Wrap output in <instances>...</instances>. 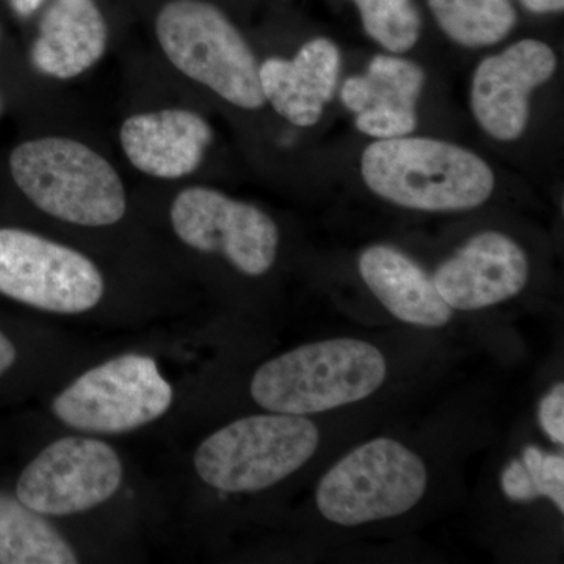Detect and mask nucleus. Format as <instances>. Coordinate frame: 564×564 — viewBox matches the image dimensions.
<instances>
[{"mask_svg":"<svg viewBox=\"0 0 564 564\" xmlns=\"http://www.w3.org/2000/svg\"><path fill=\"white\" fill-rule=\"evenodd\" d=\"M367 187L386 202L426 212L469 210L488 202L496 177L484 159L443 140L399 137L369 144Z\"/></svg>","mask_w":564,"mask_h":564,"instance_id":"f257e3e1","label":"nucleus"},{"mask_svg":"<svg viewBox=\"0 0 564 564\" xmlns=\"http://www.w3.org/2000/svg\"><path fill=\"white\" fill-rule=\"evenodd\" d=\"M388 366L375 345L350 337L322 340L270 359L251 395L270 413L310 415L358 403L383 386Z\"/></svg>","mask_w":564,"mask_h":564,"instance_id":"f03ea898","label":"nucleus"},{"mask_svg":"<svg viewBox=\"0 0 564 564\" xmlns=\"http://www.w3.org/2000/svg\"><path fill=\"white\" fill-rule=\"evenodd\" d=\"M10 172L39 209L70 225L111 226L128 209L120 174L99 152L77 140L24 141L11 152Z\"/></svg>","mask_w":564,"mask_h":564,"instance_id":"7ed1b4c3","label":"nucleus"},{"mask_svg":"<svg viewBox=\"0 0 564 564\" xmlns=\"http://www.w3.org/2000/svg\"><path fill=\"white\" fill-rule=\"evenodd\" d=\"M155 35L174 68L225 101L245 110L267 102L250 44L217 7L172 0L159 11Z\"/></svg>","mask_w":564,"mask_h":564,"instance_id":"20e7f679","label":"nucleus"},{"mask_svg":"<svg viewBox=\"0 0 564 564\" xmlns=\"http://www.w3.org/2000/svg\"><path fill=\"white\" fill-rule=\"evenodd\" d=\"M318 444L321 433L306 415H251L210 434L193 462L204 484L218 491L256 492L295 474Z\"/></svg>","mask_w":564,"mask_h":564,"instance_id":"39448f33","label":"nucleus"},{"mask_svg":"<svg viewBox=\"0 0 564 564\" xmlns=\"http://www.w3.org/2000/svg\"><path fill=\"white\" fill-rule=\"evenodd\" d=\"M426 486L421 456L391 437H377L323 475L315 503L333 524L356 527L408 513L421 502Z\"/></svg>","mask_w":564,"mask_h":564,"instance_id":"423d86ee","label":"nucleus"},{"mask_svg":"<svg viewBox=\"0 0 564 564\" xmlns=\"http://www.w3.org/2000/svg\"><path fill=\"white\" fill-rule=\"evenodd\" d=\"M173 389L150 356L124 355L88 370L57 395L52 413L80 432L121 434L170 410Z\"/></svg>","mask_w":564,"mask_h":564,"instance_id":"0eeeda50","label":"nucleus"},{"mask_svg":"<svg viewBox=\"0 0 564 564\" xmlns=\"http://www.w3.org/2000/svg\"><path fill=\"white\" fill-rule=\"evenodd\" d=\"M0 293L36 310L82 314L104 295L98 267L82 252L22 229H0Z\"/></svg>","mask_w":564,"mask_h":564,"instance_id":"6e6552de","label":"nucleus"},{"mask_svg":"<svg viewBox=\"0 0 564 564\" xmlns=\"http://www.w3.org/2000/svg\"><path fill=\"white\" fill-rule=\"evenodd\" d=\"M170 218L182 242L225 256L248 276H261L276 261L280 231L272 218L220 191L202 185L185 188L174 198Z\"/></svg>","mask_w":564,"mask_h":564,"instance_id":"1a4fd4ad","label":"nucleus"},{"mask_svg":"<svg viewBox=\"0 0 564 564\" xmlns=\"http://www.w3.org/2000/svg\"><path fill=\"white\" fill-rule=\"evenodd\" d=\"M121 480L120 456L109 444L91 437H63L25 467L17 497L36 513L69 516L107 502Z\"/></svg>","mask_w":564,"mask_h":564,"instance_id":"9d476101","label":"nucleus"},{"mask_svg":"<svg viewBox=\"0 0 564 564\" xmlns=\"http://www.w3.org/2000/svg\"><path fill=\"white\" fill-rule=\"evenodd\" d=\"M555 70V52L540 40L518 41L502 54L486 57L475 70L470 91L475 120L492 139H519L529 122L530 95Z\"/></svg>","mask_w":564,"mask_h":564,"instance_id":"9b49d317","label":"nucleus"},{"mask_svg":"<svg viewBox=\"0 0 564 564\" xmlns=\"http://www.w3.org/2000/svg\"><path fill=\"white\" fill-rule=\"evenodd\" d=\"M529 272V259L513 239L486 231L441 263L432 280L452 310L478 311L519 295Z\"/></svg>","mask_w":564,"mask_h":564,"instance_id":"f8f14e48","label":"nucleus"},{"mask_svg":"<svg viewBox=\"0 0 564 564\" xmlns=\"http://www.w3.org/2000/svg\"><path fill=\"white\" fill-rule=\"evenodd\" d=\"M212 139L209 122L187 109L133 115L120 129L128 161L139 172L158 180H181L195 173Z\"/></svg>","mask_w":564,"mask_h":564,"instance_id":"ddd939ff","label":"nucleus"},{"mask_svg":"<svg viewBox=\"0 0 564 564\" xmlns=\"http://www.w3.org/2000/svg\"><path fill=\"white\" fill-rule=\"evenodd\" d=\"M425 74L395 55H377L366 74L345 82L340 98L356 115V128L378 140L406 137L417 126V101Z\"/></svg>","mask_w":564,"mask_h":564,"instance_id":"4468645a","label":"nucleus"},{"mask_svg":"<svg viewBox=\"0 0 564 564\" xmlns=\"http://www.w3.org/2000/svg\"><path fill=\"white\" fill-rule=\"evenodd\" d=\"M339 73V47L328 39L307 41L292 61L272 57L259 65L265 101L299 128H311L321 120Z\"/></svg>","mask_w":564,"mask_h":564,"instance_id":"2eb2a0df","label":"nucleus"},{"mask_svg":"<svg viewBox=\"0 0 564 564\" xmlns=\"http://www.w3.org/2000/svg\"><path fill=\"white\" fill-rule=\"evenodd\" d=\"M107 24L95 0H54L40 21L32 63L44 76L68 80L106 54Z\"/></svg>","mask_w":564,"mask_h":564,"instance_id":"dca6fc26","label":"nucleus"},{"mask_svg":"<svg viewBox=\"0 0 564 564\" xmlns=\"http://www.w3.org/2000/svg\"><path fill=\"white\" fill-rule=\"evenodd\" d=\"M359 273L386 310L404 323L443 328L454 310L444 302L432 278L410 256L373 245L359 258Z\"/></svg>","mask_w":564,"mask_h":564,"instance_id":"f3484780","label":"nucleus"},{"mask_svg":"<svg viewBox=\"0 0 564 564\" xmlns=\"http://www.w3.org/2000/svg\"><path fill=\"white\" fill-rule=\"evenodd\" d=\"M57 530L18 497L0 492V564H76Z\"/></svg>","mask_w":564,"mask_h":564,"instance_id":"a211bd4d","label":"nucleus"},{"mask_svg":"<svg viewBox=\"0 0 564 564\" xmlns=\"http://www.w3.org/2000/svg\"><path fill=\"white\" fill-rule=\"evenodd\" d=\"M429 6L445 35L466 47L499 43L518 21L510 0H429Z\"/></svg>","mask_w":564,"mask_h":564,"instance_id":"6ab92c4d","label":"nucleus"},{"mask_svg":"<svg viewBox=\"0 0 564 564\" xmlns=\"http://www.w3.org/2000/svg\"><path fill=\"white\" fill-rule=\"evenodd\" d=\"M361 13L364 29L392 54L413 50L422 31L414 0H352Z\"/></svg>","mask_w":564,"mask_h":564,"instance_id":"aec40b11","label":"nucleus"},{"mask_svg":"<svg viewBox=\"0 0 564 564\" xmlns=\"http://www.w3.org/2000/svg\"><path fill=\"white\" fill-rule=\"evenodd\" d=\"M536 489L538 496L549 497L560 513H564V458L563 455L545 454L529 445L521 458Z\"/></svg>","mask_w":564,"mask_h":564,"instance_id":"412c9836","label":"nucleus"},{"mask_svg":"<svg viewBox=\"0 0 564 564\" xmlns=\"http://www.w3.org/2000/svg\"><path fill=\"white\" fill-rule=\"evenodd\" d=\"M541 426L555 444H564V384L554 386L551 392L541 400Z\"/></svg>","mask_w":564,"mask_h":564,"instance_id":"4be33fe9","label":"nucleus"},{"mask_svg":"<svg viewBox=\"0 0 564 564\" xmlns=\"http://www.w3.org/2000/svg\"><path fill=\"white\" fill-rule=\"evenodd\" d=\"M502 489L505 496L513 502H532L540 499L536 489L521 459H513L502 474Z\"/></svg>","mask_w":564,"mask_h":564,"instance_id":"5701e85b","label":"nucleus"},{"mask_svg":"<svg viewBox=\"0 0 564 564\" xmlns=\"http://www.w3.org/2000/svg\"><path fill=\"white\" fill-rule=\"evenodd\" d=\"M17 361V348L9 337L0 332V377Z\"/></svg>","mask_w":564,"mask_h":564,"instance_id":"b1692460","label":"nucleus"},{"mask_svg":"<svg viewBox=\"0 0 564 564\" xmlns=\"http://www.w3.org/2000/svg\"><path fill=\"white\" fill-rule=\"evenodd\" d=\"M527 10L533 13H558L564 9V0H521Z\"/></svg>","mask_w":564,"mask_h":564,"instance_id":"393cba45","label":"nucleus"},{"mask_svg":"<svg viewBox=\"0 0 564 564\" xmlns=\"http://www.w3.org/2000/svg\"><path fill=\"white\" fill-rule=\"evenodd\" d=\"M43 2L44 0H10L11 7L20 17H31Z\"/></svg>","mask_w":564,"mask_h":564,"instance_id":"a878e982","label":"nucleus"}]
</instances>
